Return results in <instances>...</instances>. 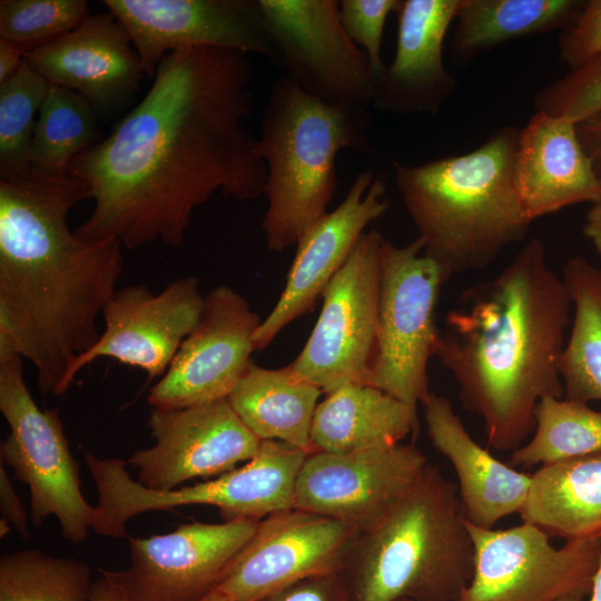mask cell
<instances>
[{
	"mask_svg": "<svg viewBox=\"0 0 601 601\" xmlns=\"http://www.w3.org/2000/svg\"><path fill=\"white\" fill-rule=\"evenodd\" d=\"M24 52L11 42L0 39V83L10 79L20 68Z\"/></svg>",
	"mask_w": 601,
	"mask_h": 601,
	"instance_id": "41",
	"label": "cell"
},
{
	"mask_svg": "<svg viewBox=\"0 0 601 601\" xmlns=\"http://www.w3.org/2000/svg\"><path fill=\"white\" fill-rule=\"evenodd\" d=\"M85 461L98 492L91 529L111 538L127 536L125 525L148 511L184 505L218 509L224 521L263 519L294 509L295 489L307 452L266 440L243 466L191 486L154 491L131 479L126 461L99 459L85 451Z\"/></svg>",
	"mask_w": 601,
	"mask_h": 601,
	"instance_id": "7",
	"label": "cell"
},
{
	"mask_svg": "<svg viewBox=\"0 0 601 601\" xmlns=\"http://www.w3.org/2000/svg\"><path fill=\"white\" fill-rule=\"evenodd\" d=\"M252 80L239 51L166 55L139 102L71 161L69 175L93 199L75 234L127 249L155 242L180 248L194 211L215 193L242 201L264 194L267 168L246 126Z\"/></svg>",
	"mask_w": 601,
	"mask_h": 601,
	"instance_id": "1",
	"label": "cell"
},
{
	"mask_svg": "<svg viewBox=\"0 0 601 601\" xmlns=\"http://www.w3.org/2000/svg\"><path fill=\"white\" fill-rule=\"evenodd\" d=\"M417 430L408 405L374 385L351 383L318 403L311 442L314 452L345 454L401 444Z\"/></svg>",
	"mask_w": 601,
	"mask_h": 601,
	"instance_id": "25",
	"label": "cell"
},
{
	"mask_svg": "<svg viewBox=\"0 0 601 601\" xmlns=\"http://www.w3.org/2000/svg\"><path fill=\"white\" fill-rule=\"evenodd\" d=\"M101 578L91 588L90 601H130L122 588L101 570Z\"/></svg>",
	"mask_w": 601,
	"mask_h": 601,
	"instance_id": "42",
	"label": "cell"
},
{
	"mask_svg": "<svg viewBox=\"0 0 601 601\" xmlns=\"http://www.w3.org/2000/svg\"><path fill=\"white\" fill-rule=\"evenodd\" d=\"M0 510L1 519L10 523L23 539H29L27 512L2 463L0 465Z\"/></svg>",
	"mask_w": 601,
	"mask_h": 601,
	"instance_id": "39",
	"label": "cell"
},
{
	"mask_svg": "<svg viewBox=\"0 0 601 601\" xmlns=\"http://www.w3.org/2000/svg\"><path fill=\"white\" fill-rule=\"evenodd\" d=\"M259 522H190L166 534L129 538L130 565L105 572L130 601H200L216 589Z\"/></svg>",
	"mask_w": 601,
	"mask_h": 601,
	"instance_id": "16",
	"label": "cell"
},
{
	"mask_svg": "<svg viewBox=\"0 0 601 601\" xmlns=\"http://www.w3.org/2000/svg\"><path fill=\"white\" fill-rule=\"evenodd\" d=\"M421 406L432 445L455 471L465 520L477 528L493 529L503 518L519 514L531 475L503 463L476 443L445 396L430 392Z\"/></svg>",
	"mask_w": 601,
	"mask_h": 601,
	"instance_id": "24",
	"label": "cell"
},
{
	"mask_svg": "<svg viewBox=\"0 0 601 601\" xmlns=\"http://www.w3.org/2000/svg\"><path fill=\"white\" fill-rule=\"evenodd\" d=\"M571 308L544 244L532 237L447 313L435 356L456 382L461 403L483 421L487 447L518 449L535 427L538 403L563 397L559 363Z\"/></svg>",
	"mask_w": 601,
	"mask_h": 601,
	"instance_id": "3",
	"label": "cell"
},
{
	"mask_svg": "<svg viewBox=\"0 0 601 601\" xmlns=\"http://www.w3.org/2000/svg\"><path fill=\"white\" fill-rule=\"evenodd\" d=\"M200 601H233L229 598L225 597L217 590L211 591L207 597H205Z\"/></svg>",
	"mask_w": 601,
	"mask_h": 601,
	"instance_id": "45",
	"label": "cell"
},
{
	"mask_svg": "<svg viewBox=\"0 0 601 601\" xmlns=\"http://www.w3.org/2000/svg\"><path fill=\"white\" fill-rule=\"evenodd\" d=\"M90 569L72 558L40 550L0 556V601H90Z\"/></svg>",
	"mask_w": 601,
	"mask_h": 601,
	"instance_id": "32",
	"label": "cell"
},
{
	"mask_svg": "<svg viewBox=\"0 0 601 601\" xmlns=\"http://www.w3.org/2000/svg\"><path fill=\"white\" fill-rule=\"evenodd\" d=\"M371 124L367 107L323 102L285 75L273 82L255 144L267 168L262 228L269 250L295 246L327 213L337 187V155L375 152Z\"/></svg>",
	"mask_w": 601,
	"mask_h": 601,
	"instance_id": "6",
	"label": "cell"
},
{
	"mask_svg": "<svg viewBox=\"0 0 601 601\" xmlns=\"http://www.w3.org/2000/svg\"><path fill=\"white\" fill-rule=\"evenodd\" d=\"M520 128L501 127L474 150L418 165L392 161L395 186L424 243L449 280L487 267L522 242L532 221L520 203L514 157Z\"/></svg>",
	"mask_w": 601,
	"mask_h": 601,
	"instance_id": "4",
	"label": "cell"
},
{
	"mask_svg": "<svg viewBox=\"0 0 601 601\" xmlns=\"http://www.w3.org/2000/svg\"><path fill=\"white\" fill-rule=\"evenodd\" d=\"M428 464L421 450L403 443L345 454L313 452L299 471L294 508L363 532L397 505Z\"/></svg>",
	"mask_w": 601,
	"mask_h": 601,
	"instance_id": "13",
	"label": "cell"
},
{
	"mask_svg": "<svg viewBox=\"0 0 601 601\" xmlns=\"http://www.w3.org/2000/svg\"><path fill=\"white\" fill-rule=\"evenodd\" d=\"M51 85L85 97L99 119L122 111L146 76L125 27L110 12L89 14L75 30L24 53Z\"/></svg>",
	"mask_w": 601,
	"mask_h": 601,
	"instance_id": "21",
	"label": "cell"
},
{
	"mask_svg": "<svg viewBox=\"0 0 601 601\" xmlns=\"http://www.w3.org/2000/svg\"><path fill=\"white\" fill-rule=\"evenodd\" d=\"M575 130L601 181V111L577 122Z\"/></svg>",
	"mask_w": 601,
	"mask_h": 601,
	"instance_id": "40",
	"label": "cell"
},
{
	"mask_svg": "<svg viewBox=\"0 0 601 601\" xmlns=\"http://www.w3.org/2000/svg\"><path fill=\"white\" fill-rule=\"evenodd\" d=\"M583 233L601 259V198L591 205L585 215Z\"/></svg>",
	"mask_w": 601,
	"mask_h": 601,
	"instance_id": "43",
	"label": "cell"
},
{
	"mask_svg": "<svg viewBox=\"0 0 601 601\" xmlns=\"http://www.w3.org/2000/svg\"><path fill=\"white\" fill-rule=\"evenodd\" d=\"M466 525L474 571L455 601H583L590 594L601 536L566 540L555 548L545 532L529 523L508 530Z\"/></svg>",
	"mask_w": 601,
	"mask_h": 601,
	"instance_id": "10",
	"label": "cell"
},
{
	"mask_svg": "<svg viewBox=\"0 0 601 601\" xmlns=\"http://www.w3.org/2000/svg\"><path fill=\"white\" fill-rule=\"evenodd\" d=\"M446 282L440 265L424 254L420 237L403 246L384 238L380 252L377 333L368 383L416 412L431 392L427 366L441 336L435 309Z\"/></svg>",
	"mask_w": 601,
	"mask_h": 601,
	"instance_id": "8",
	"label": "cell"
},
{
	"mask_svg": "<svg viewBox=\"0 0 601 601\" xmlns=\"http://www.w3.org/2000/svg\"><path fill=\"white\" fill-rule=\"evenodd\" d=\"M559 56L570 70L601 56V0L584 1L558 40Z\"/></svg>",
	"mask_w": 601,
	"mask_h": 601,
	"instance_id": "37",
	"label": "cell"
},
{
	"mask_svg": "<svg viewBox=\"0 0 601 601\" xmlns=\"http://www.w3.org/2000/svg\"><path fill=\"white\" fill-rule=\"evenodd\" d=\"M357 530L338 520L290 509L263 519L215 590L255 601L303 579L341 573Z\"/></svg>",
	"mask_w": 601,
	"mask_h": 601,
	"instance_id": "15",
	"label": "cell"
},
{
	"mask_svg": "<svg viewBox=\"0 0 601 601\" xmlns=\"http://www.w3.org/2000/svg\"><path fill=\"white\" fill-rule=\"evenodd\" d=\"M98 119L85 97L51 85L38 112L32 135L30 171L68 176L73 158L105 138Z\"/></svg>",
	"mask_w": 601,
	"mask_h": 601,
	"instance_id": "30",
	"label": "cell"
},
{
	"mask_svg": "<svg viewBox=\"0 0 601 601\" xmlns=\"http://www.w3.org/2000/svg\"><path fill=\"white\" fill-rule=\"evenodd\" d=\"M534 418V435L512 451L511 466L546 465L601 452V412L588 403L543 397Z\"/></svg>",
	"mask_w": 601,
	"mask_h": 601,
	"instance_id": "31",
	"label": "cell"
},
{
	"mask_svg": "<svg viewBox=\"0 0 601 601\" xmlns=\"http://www.w3.org/2000/svg\"><path fill=\"white\" fill-rule=\"evenodd\" d=\"M462 0H398L396 51L373 79L372 107L381 112L436 115L457 81L443 62V42Z\"/></svg>",
	"mask_w": 601,
	"mask_h": 601,
	"instance_id": "22",
	"label": "cell"
},
{
	"mask_svg": "<svg viewBox=\"0 0 601 601\" xmlns=\"http://www.w3.org/2000/svg\"><path fill=\"white\" fill-rule=\"evenodd\" d=\"M403 601H406V600H403Z\"/></svg>",
	"mask_w": 601,
	"mask_h": 601,
	"instance_id": "48",
	"label": "cell"
},
{
	"mask_svg": "<svg viewBox=\"0 0 601 601\" xmlns=\"http://www.w3.org/2000/svg\"><path fill=\"white\" fill-rule=\"evenodd\" d=\"M204 302L195 276L177 278L158 294L145 285L117 289L101 315L104 332L70 366L63 393L81 368L100 357L141 368L148 382L162 377L181 343L197 326Z\"/></svg>",
	"mask_w": 601,
	"mask_h": 601,
	"instance_id": "18",
	"label": "cell"
},
{
	"mask_svg": "<svg viewBox=\"0 0 601 601\" xmlns=\"http://www.w3.org/2000/svg\"><path fill=\"white\" fill-rule=\"evenodd\" d=\"M565 601H582V600H575V599H574V600H565Z\"/></svg>",
	"mask_w": 601,
	"mask_h": 601,
	"instance_id": "46",
	"label": "cell"
},
{
	"mask_svg": "<svg viewBox=\"0 0 601 601\" xmlns=\"http://www.w3.org/2000/svg\"><path fill=\"white\" fill-rule=\"evenodd\" d=\"M90 199L70 175L0 179V357L33 364L43 395H61L75 359L99 339L98 317L124 272L122 245L68 224Z\"/></svg>",
	"mask_w": 601,
	"mask_h": 601,
	"instance_id": "2",
	"label": "cell"
},
{
	"mask_svg": "<svg viewBox=\"0 0 601 601\" xmlns=\"http://www.w3.org/2000/svg\"><path fill=\"white\" fill-rule=\"evenodd\" d=\"M262 317L229 286L205 295L200 319L164 376L150 388L152 408H184L226 398L250 363Z\"/></svg>",
	"mask_w": 601,
	"mask_h": 601,
	"instance_id": "17",
	"label": "cell"
},
{
	"mask_svg": "<svg viewBox=\"0 0 601 601\" xmlns=\"http://www.w3.org/2000/svg\"><path fill=\"white\" fill-rule=\"evenodd\" d=\"M89 14L85 0H1L0 39L26 53L71 32Z\"/></svg>",
	"mask_w": 601,
	"mask_h": 601,
	"instance_id": "34",
	"label": "cell"
},
{
	"mask_svg": "<svg viewBox=\"0 0 601 601\" xmlns=\"http://www.w3.org/2000/svg\"><path fill=\"white\" fill-rule=\"evenodd\" d=\"M255 601H349L341 573L303 579Z\"/></svg>",
	"mask_w": 601,
	"mask_h": 601,
	"instance_id": "38",
	"label": "cell"
},
{
	"mask_svg": "<svg viewBox=\"0 0 601 601\" xmlns=\"http://www.w3.org/2000/svg\"><path fill=\"white\" fill-rule=\"evenodd\" d=\"M519 515L549 536L565 540L601 532V452L542 465L531 475Z\"/></svg>",
	"mask_w": 601,
	"mask_h": 601,
	"instance_id": "27",
	"label": "cell"
},
{
	"mask_svg": "<svg viewBox=\"0 0 601 601\" xmlns=\"http://www.w3.org/2000/svg\"><path fill=\"white\" fill-rule=\"evenodd\" d=\"M588 601H601V555L597 571L592 578L590 598Z\"/></svg>",
	"mask_w": 601,
	"mask_h": 601,
	"instance_id": "44",
	"label": "cell"
},
{
	"mask_svg": "<svg viewBox=\"0 0 601 601\" xmlns=\"http://www.w3.org/2000/svg\"><path fill=\"white\" fill-rule=\"evenodd\" d=\"M384 237L365 231L325 288L316 324L292 372L328 394L346 384H370L377 333L380 252Z\"/></svg>",
	"mask_w": 601,
	"mask_h": 601,
	"instance_id": "11",
	"label": "cell"
},
{
	"mask_svg": "<svg viewBox=\"0 0 601 601\" xmlns=\"http://www.w3.org/2000/svg\"><path fill=\"white\" fill-rule=\"evenodd\" d=\"M583 3L580 0H462L451 59L462 67L508 41L562 31Z\"/></svg>",
	"mask_w": 601,
	"mask_h": 601,
	"instance_id": "28",
	"label": "cell"
},
{
	"mask_svg": "<svg viewBox=\"0 0 601 601\" xmlns=\"http://www.w3.org/2000/svg\"><path fill=\"white\" fill-rule=\"evenodd\" d=\"M398 0H341L339 18L348 38L362 47L372 79L378 77L385 63L382 59V40L385 21L395 11Z\"/></svg>",
	"mask_w": 601,
	"mask_h": 601,
	"instance_id": "36",
	"label": "cell"
},
{
	"mask_svg": "<svg viewBox=\"0 0 601 601\" xmlns=\"http://www.w3.org/2000/svg\"><path fill=\"white\" fill-rule=\"evenodd\" d=\"M514 181L530 221L601 198V181L578 138L575 124L538 111L520 128Z\"/></svg>",
	"mask_w": 601,
	"mask_h": 601,
	"instance_id": "23",
	"label": "cell"
},
{
	"mask_svg": "<svg viewBox=\"0 0 601 601\" xmlns=\"http://www.w3.org/2000/svg\"><path fill=\"white\" fill-rule=\"evenodd\" d=\"M148 426L155 444L135 451L126 464L154 491L221 475L258 452L260 440L237 416L228 398L184 408H152Z\"/></svg>",
	"mask_w": 601,
	"mask_h": 601,
	"instance_id": "19",
	"label": "cell"
},
{
	"mask_svg": "<svg viewBox=\"0 0 601 601\" xmlns=\"http://www.w3.org/2000/svg\"><path fill=\"white\" fill-rule=\"evenodd\" d=\"M127 30L145 75L184 48L256 53L277 65V52L256 0H104Z\"/></svg>",
	"mask_w": 601,
	"mask_h": 601,
	"instance_id": "14",
	"label": "cell"
},
{
	"mask_svg": "<svg viewBox=\"0 0 601 601\" xmlns=\"http://www.w3.org/2000/svg\"><path fill=\"white\" fill-rule=\"evenodd\" d=\"M0 411L10 433L0 444V459L30 490L31 520L40 526L56 516L65 539L87 540L96 506L80 490L73 460L58 408L41 410L23 378L22 358L0 357Z\"/></svg>",
	"mask_w": 601,
	"mask_h": 601,
	"instance_id": "9",
	"label": "cell"
},
{
	"mask_svg": "<svg viewBox=\"0 0 601 601\" xmlns=\"http://www.w3.org/2000/svg\"><path fill=\"white\" fill-rule=\"evenodd\" d=\"M51 83L28 61L0 83V179L30 173V147L36 115Z\"/></svg>",
	"mask_w": 601,
	"mask_h": 601,
	"instance_id": "33",
	"label": "cell"
},
{
	"mask_svg": "<svg viewBox=\"0 0 601 601\" xmlns=\"http://www.w3.org/2000/svg\"><path fill=\"white\" fill-rule=\"evenodd\" d=\"M473 571L459 492L428 464L390 513L357 532L341 575L349 601H455Z\"/></svg>",
	"mask_w": 601,
	"mask_h": 601,
	"instance_id": "5",
	"label": "cell"
},
{
	"mask_svg": "<svg viewBox=\"0 0 601 601\" xmlns=\"http://www.w3.org/2000/svg\"><path fill=\"white\" fill-rule=\"evenodd\" d=\"M322 394L289 365L267 368L250 361L227 398L260 441H280L311 454V430Z\"/></svg>",
	"mask_w": 601,
	"mask_h": 601,
	"instance_id": "26",
	"label": "cell"
},
{
	"mask_svg": "<svg viewBox=\"0 0 601 601\" xmlns=\"http://www.w3.org/2000/svg\"><path fill=\"white\" fill-rule=\"evenodd\" d=\"M599 536H601V532L599 533Z\"/></svg>",
	"mask_w": 601,
	"mask_h": 601,
	"instance_id": "47",
	"label": "cell"
},
{
	"mask_svg": "<svg viewBox=\"0 0 601 601\" xmlns=\"http://www.w3.org/2000/svg\"><path fill=\"white\" fill-rule=\"evenodd\" d=\"M388 207L381 175L373 169L357 174L338 206L316 220L295 245L285 286L255 333V351L266 348L287 325L313 311L365 228Z\"/></svg>",
	"mask_w": 601,
	"mask_h": 601,
	"instance_id": "20",
	"label": "cell"
},
{
	"mask_svg": "<svg viewBox=\"0 0 601 601\" xmlns=\"http://www.w3.org/2000/svg\"><path fill=\"white\" fill-rule=\"evenodd\" d=\"M573 318L559 371L565 398L601 401V267L577 256L562 273Z\"/></svg>",
	"mask_w": 601,
	"mask_h": 601,
	"instance_id": "29",
	"label": "cell"
},
{
	"mask_svg": "<svg viewBox=\"0 0 601 601\" xmlns=\"http://www.w3.org/2000/svg\"><path fill=\"white\" fill-rule=\"evenodd\" d=\"M535 111L574 124L601 111V56L536 92Z\"/></svg>",
	"mask_w": 601,
	"mask_h": 601,
	"instance_id": "35",
	"label": "cell"
},
{
	"mask_svg": "<svg viewBox=\"0 0 601 601\" xmlns=\"http://www.w3.org/2000/svg\"><path fill=\"white\" fill-rule=\"evenodd\" d=\"M277 66L307 95L331 105L371 107L367 58L346 35L336 0H256Z\"/></svg>",
	"mask_w": 601,
	"mask_h": 601,
	"instance_id": "12",
	"label": "cell"
}]
</instances>
